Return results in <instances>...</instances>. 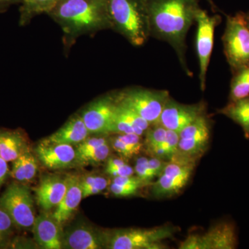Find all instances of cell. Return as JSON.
I'll return each instance as SVG.
<instances>
[{
  "label": "cell",
  "instance_id": "cell-17",
  "mask_svg": "<svg viewBox=\"0 0 249 249\" xmlns=\"http://www.w3.org/2000/svg\"><path fill=\"white\" fill-rule=\"evenodd\" d=\"M36 241L41 248L62 249V233L60 225L55 220L52 214L42 213L36 217L33 226Z\"/></svg>",
  "mask_w": 249,
  "mask_h": 249
},
{
  "label": "cell",
  "instance_id": "cell-3",
  "mask_svg": "<svg viewBox=\"0 0 249 249\" xmlns=\"http://www.w3.org/2000/svg\"><path fill=\"white\" fill-rule=\"evenodd\" d=\"M111 29L134 47L142 46L150 36L145 0H106Z\"/></svg>",
  "mask_w": 249,
  "mask_h": 249
},
{
  "label": "cell",
  "instance_id": "cell-18",
  "mask_svg": "<svg viewBox=\"0 0 249 249\" xmlns=\"http://www.w3.org/2000/svg\"><path fill=\"white\" fill-rule=\"evenodd\" d=\"M68 187L66 193L56 209L52 214L55 220L60 226L69 220L76 211L83 198L81 177L78 175H69Z\"/></svg>",
  "mask_w": 249,
  "mask_h": 249
},
{
  "label": "cell",
  "instance_id": "cell-31",
  "mask_svg": "<svg viewBox=\"0 0 249 249\" xmlns=\"http://www.w3.org/2000/svg\"><path fill=\"white\" fill-rule=\"evenodd\" d=\"M15 226L9 214L0 207V247L8 245L14 234Z\"/></svg>",
  "mask_w": 249,
  "mask_h": 249
},
{
  "label": "cell",
  "instance_id": "cell-37",
  "mask_svg": "<svg viewBox=\"0 0 249 249\" xmlns=\"http://www.w3.org/2000/svg\"><path fill=\"white\" fill-rule=\"evenodd\" d=\"M206 1H207L208 2H209V4L211 5V7H212V9L213 10V11H215V10L217 9V7H216V6L214 5L213 0H206Z\"/></svg>",
  "mask_w": 249,
  "mask_h": 249
},
{
  "label": "cell",
  "instance_id": "cell-21",
  "mask_svg": "<svg viewBox=\"0 0 249 249\" xmlns=\"http://www.w3.org/2000/svg\"><path fill=\"white\" fill-rule=\"evenodd\" d=\"M37 172V159L29 147L13 161L10 175L19 182L27 183L35 178Z\"/></svg>",
  "mask_w": 249,
  "mask_h": 249
},
{
  "label": "cell",
  "instance_id": "cell-26",
  "mask_svg": "<svg viewBox=\"0 0 249 249\" xmlns=\"http://www.w3.org/2000/svg\"><path fill=\"white\" fill-rule=\"evenodd\" d=\"M178 134L168 129L165 140L159 146L156 147L150 154V156L165 161H170L178 151Z\"/></svg>",
  "mask_w": 249,
  "mask_h": 249
},
{
  "label": "cell",
  "instance_id": "cell-33",
  "mask_svg": "<svg viewBox=\"0 0 249 249\" xmlns=\"http://www.w3.org/2000/svg\"><path fill=\"white\" fill-rule=\"evenodd\" d=\"M142 187L137 185H124L111 183L109 185L111 193L114 196L119 197H127V196H135L137 192Z\"/></svg>",
  "mask_w": 249,
  "mask_h": 249
},
{
  "label": "cell",
  "instance_id": "cell-12",
  "mask_svg": "<svg viewBox=\"0 0 249 249\" xmlns=\"http://www.w3.org/2000/svg\"><path fill=\"white\" fill-rule=\"evenodd\" d=\"M206 109L204 102L186 105L177 102L170 97L165 103L157 124L179 134L188 124L205 115Z\"/></svg>",
  "mask_w": 249,
  "mask_h": 249
},
{
  "label": "cell",
  "instance_id": "cell-4",
  "mask_svg": "<svg viewBox=\"0 0 249 249\" xmlns=\"http://www.w3.org/2000/svg\"><path fill=\"white\" fill-rule=\"evenodd\" d=\"M178 227L163 225L150 229H122L107 231V249H162L163 241L173 237Z\"/></svg>",
  "mask_w": 249,
  "mask_h": 249
},
{
  "label": "cell",
  "instance_id": "cell-2",
  "mask_svg": "<svg viewBox=\"0 0 249 249\" xmlns=\"http://www.w3.org/2000/svg\"><path fill=\"white\" fill-rule=\"evenodd\" d=\"M48 16L61 28L65 48L80 36L111 29L106 0H58Z\"/></svg>",
  "mask_w": 249,
  "mask_h": 249
},
{
  "label": "cell",
  "instance_id": "cell-6",
  "mask_svg": "<svg viewBox=\"0 0 249 249\" xmlns=\"http://www.w3.org/2000/svg\"><path fill=\"white\" fill-rule=\"evenodd\" d=\"M118 103L137 113L150 124H158L165 103L170 97L166 90L133 88L115 94Z\"/></svg>",
  "mask_w": 249,
  "mask_h": 249
},
{
  "label": "cell",
  "instance_id": "cell-15",
  "mask_svg": "<svg viewBox=\"0 0 249 249\" xmlns=\"http://www.w3.org/2000/svg\"><path fill=\"white\" fill-rule=\"evenodd\" d=\"M196 238V249H233L237 246L235 225L229 222L217 223Z\"/></svg>",
  "mask_w": 249,
  "mask_h": 249
},
{
  "label": "cell",
  "instance_id": "cell-13",
  "mask_svg": "<svg viewBox=\"0 0 249 249\" xmlns=\"http://www.w3.org/2000/svg\"><path fill=\"white\" fill-rule=\"evenodd\" d=\"M107 231H101L88 223H76L62 233V249H107Z\"/></svg>",
  "mask_w": 249,
  "mask_h": 249
},
{
  "label": "cell",
  "instance_id": "cell-35",
  "mask_svg": "<svg viewBox=\"0 0 249 249\" xmlns=\"http://www.w3.org/2000/svg\"><path fill=\"white\" fill-rule=\"evenodd\" d=\"M7 163L8 162L0 156V188L9 178L11 173Z\"/></svg>",
  "mask_w": 249,
  "mask_h": 249
},
{
  "label": "cell",
  "instance_id": "cell-7",
  "mask_svg": "<svg viewBox=\"0 0 249 249\" xmlns=\"http://www.w3.org/2000/svg\"><path fill=\"white\" fill-rule=\"evenodd\" d=\"M0 207L9 214L16 227L33 228L36 219L30 188L19 181L11 183L0 196Z\"/></svg>",
  "mask_w": 249,
  "mask_h": 249
},
{
  "label": "cell",
  "instance_id": "cell-34",
  "mask_svg": "<svg viewBox=\"0 0 249 249\" xmlns=\"http://www.w3.org/2000/svg\"><path fill=\"white\" fill-rule=\"evenodd\" d=\"M108 142H109V141L105 137H90V138L88 137L84 142L77 145L75 150H76V153H80V152L93 150V149L101 146Z\"/></svg>",
  "mask_w": 249,
  "mask_h": 249
},
{
  "label": "cell",
  "instance_id": "cell-1",
  "mask_svg": "<svg viewBox=\"0 0 249 249\" xmlns=\"http://www.w3.org/2000/svg\"><path fill=\"white\" fill-rule=\"evenodd\" d=\"M150 36L165 41L175 49L188 74L186 37L200 9L198 0H145Z\"/></svg>",
  "mask_w": 249,
  "mask_h": 249
},
{
  "label": "cell",
  "instance_id": "cell-28",
  "mask_svg": "<svg viewBox=\"0 0 249 249\" xmlns=\"http://www.w3.org/2000/svg\"><path fill=\"white\" fill-rule=\"evenodd\" d=\"M81 184L83 198H87L105 191L109 186V181L104 177L88 175L81 177Z\"/></svg>",
  "mask_w": 249,
  "mask_h": 249
},
{
  "label": "cell",
  "instance_id": "cell-22",
  "mask_svg": "<svg viewBox=\"0 0 249 249\" xmlns=\"http://www.w3.org/2000/svg\"><path fill=\"white\" fill-rule=\"evenodd\" d=\"M109 142L111 147L125 160L138 155L143 148L142 137L136 134H116L109 139Z\"/></svg>",
  "mask_w": 249,
  "mask_h": 249
},
{
  "label": "cell",
  "instance_id": "cell-29",
  "mask_svg": "<svg viewBox=\"0 0 249 249\" xmlns=\"http://www.w3.org/2000/svg\"><path fill=\"white\" fill-rule=\"evenodd\" d=\"M153 127L149 128L145 132V138L143 142V147L149 155L153 152L156 147L159 146L166 137L168 129L160 124H153Z\"/></svg>",
  "mask_w": 249,
  "mask_h": 249
},
{
  "label": "cell",
  "instance_id": "cell-19",
  "mask_svg": "<svg viewBox=\"0 0 249 249\" xmlns=\"http://www.w3.org/2000/svg\"><path fill=\"white\" fill-rule=\"evenodd\" d=\"M89 134L80 114H74L56 132L51 134L43 141L54 143L78 145L84 142Z\"/></svg>",
  "mask_w": 249,
  "mask_h": 249
},
{
  "label": "cell",
  "instance_id": "cell-30",
  "mask_svg": "<svg viewBox=\"0 0 249 249\" xmlns=\"http://www.w3.org/2000/svg\"><path fill=\"white\" fill-rule=\"evenodd\" d=\"M106 173L113 178L134 175V169L127 164L122 157H109L107 160Z\"/></svg>",
  "mask_w": 249,
  "mask_h": 249
},
{
  "label": "cell",
  "instance_id": "cell-16",
  "mask_svg": "<svg viewBox=\"0 0 249 249\" xmlns=\"http://www.w3.org/2000/svg\"><path fill=\"white\" fill-rule=\"evenodd\" d=\"M67 187V177L64 178L60 175H45L35 189L37 204L45 211L56 207L63 199Z\"/></svg>",
  "mask_w": 249,
  "mask_h": 249
},
{
  "label": "cell",
  "instance_id": "cell-25",
  "mask_svg": "<svg viewBox=\"0 0 249 249\" xmlns=\"http://www.w3.org/2000/svg\"><path fill=\"white\" fill-rule=\"evenodd\" d=\"M249 96V66L233 73L231 83L229 101H237Z\"/></svg>",
  "mask_w": 249,
  "mask_h": 249
},
{
  "label": "cell",
  "instance_id": "cell-5",
  "mask_svg": "<svg viewBox=\"0 0 249 249\" xmlns=\"http://www.w3.org/2000/svg\"><path fill=\"white\" fill-rule=\"evenodd\" d=\"M224 52L232 73L249 66V29L245 13L228 16L222 37Z\"/></svg>",
  "mask_w": 249,
  "mask_h": 249
},
{
  "label": "cell",
  "instance_id": "cell-8",
  "mask_svg": "<svg viewBox=\"0 0 249 249\" xmlns=\"http://www.w3.org/2000/svg\"><path fill=\"white\" fill-rule=\"evenodd\" d=\"M196 160L176 154L167 162L164 169L152 184V193L155 198L171 197L178 195L191 179Z\"/></svg>",
  "mask_w": 249,
  "mask_h": 249
},
{
  "label": "cell",
  "instance_id": "cell-11",
  "mask_svg": "<svg viewBox=\"0 0 249 249\" xmlns=\"http://www.w3.org/2000/svg\"><path fill=\"white\" fill-rule=\"evenodd\" d=\"M116 106L115 94L106 95L90 103L82 110L79 114L90 134H109Z\"/></svg>",
  "mask_w": 249,
  "mask_h": 249
},
{
  "label": "cell",
  "instance_id": "cell-10",
  "mask_svg": "<svg viewBox=\"0 0 249 249\" xmlns=\"http://www.w3.org/2000/svg\"><path fill=\"white\" fill-rule=\"evenodd\" d=\"M178 155L196 160L209 147L211 124L206 114L188 124L178 134Z\"/></svg>",
  "mask_w": 249,
  "mask_h": 249
},
{
  "label": "cell",
  "instance_id": "cell-20",
  "mask_svg": "<svg viewBox=\"0 0 249 249\" xmlns=\"http://www.w3.org/2000/svg\"><path fill=\"white\" fill-rule=\"evenodd\" d=\"M27 148V139L20 130L0 129V156L6 161H14Z\"/></svg>",
  "mask_w": 249,
  "mask_h": 249
},
{
  "label": "cell",
  "instance_id": "cell-24",
  "mask_svg": "<svg viewBox=\"0 0 249 249\" xmlns=\"http://www.w3.org/2000/svg\"><path fill=\"white\" fill-rule=\"evenodd\" d=\"M58 1V0H22L19 7V26L28 25L36 16L48 15Z\"/></svg>",
  "mask_w": 249,
  "mask_h": 249
},
{
  "label": "cell",
  "instance_id": "cell-36",
  "mask_svg": "<svg viewBox=\"0 0 249 249\" xmlns=\"http://www.w3.org/2000/svg\"><path fill=\"white\" fill-rule=\"evenodd\" d=\"M22 0H0V14L6 12L13 5L21 4Z\"/></svg>",
  "mask_w": 249,
  "mask_h": 249
},
{
  "label": "cell",
  "instance_id": "cell-38",
  "mask_svg": "<svg viewBox=\"0 0 249 249\" xmlns=\"http://www.w3.org/2000/svg\"><path fill=\"white\" fill-rule=\"evenodd\" d=\"M245 19L246 24H247V27H248L249 29V12L247 13V14H245Z\"/></svg>",
  "mask_w": 249,
  "mask_h": 249
},
{
  "label": "cell",
  "instance_id": "cell-9",
  "mask_svg": "<svg viewBox=\"0 0 249 249\" xmlns=\"http://www.w3.org/2000/svg\"><path fill=\"white\" fill-rule=\"evenodd\" d=\"M220 22L219 15L209 16L207 11L201 8L196 12V50L199 59V78L202 91L206 89V74L213 48L214 31Z\"/></svg>",
  "mask_w": 249,
  "mask_h": 249
},
{
  "label": "cell",
  "instance_id": "cell-14",
  "mask_svg": "<svg viewBox=\"0 0 249 249\" xmlns=\"http://www.w3.org/2000/svg\"><path fill=\"white\" fill-rule=\"evenodd\" d=\"M35 152L42 164L49 170L67 169L76 164V150L73 145L42 141Z\"/></svg>",
  "mask_w": 249,
  "mask_h": 249
},
{
  "label": "cell",
  "instance_id": "cell-23",
  "mask_svg": "<svg viewBox=\"0 0 249 249\" xmlns=\"http://www.w3.org/2000/svg\"><path fill=\"white\" fill-rule=\"evenodd\" d=\"M219 113L240 125L246 138L249 139V96L229 101L227 106L219 110Z\"/></svg>",
  "mask_w": 249,
  "mask_h": 249
},
{
  "label": "cell",
  "instance_id": "cell-27",
  "mask_svg": "<svg viewBox=\"0 0 249 249\" xmlns=\"http://www.w3.org/2000/svg\"><path fill=\"white\" fill-rule=\"evenodd\" d=\"M110 155L109 142L93 150L76 153V164L99 165L106 161Z\"/></svg>",
  "mask_w": 249,
  "mask_h": 249
},
{
  "label": "cell",
  "instance_id": "cell-32",
  "mask_svg": "<svg viewBox=\"0 0 249 249\" xmlns=\"http://www.w3.org/2000/svg\"><path fill=\"white\" fill-rule=\"evenodd\" d=\"M148 160L146 157H139L136 161L135 167L134 168V173L147 186L150 184L155 178V175L149 166Z\"/></svg>",
  "mask_w": 249,
  "mask_h": 249
}]
</instances>
